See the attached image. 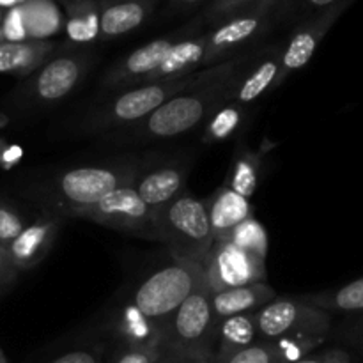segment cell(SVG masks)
Instances as JSON below:
<instances>
[{"label":"cell","mask_w":363,"mask_h":363,"mask_svg":"<svg viewBox=\"0 0 363 363\" xmlns=\"http://www.w3.org/2000/svg\"><path fill=\"white\" fill-rule=\"evenodd\" d=\"M262 48L201 69V77L188 89L172 96L138 123L103 137L112 145H142L174 140L204 124L213 110L230 98L243 71Z\"/></svg>","instance_id":"1"},{"label":"cell","mask_w":363,"mask_h":363,"mask_svg":"<svg viewBox=\"0 0 363 363\" xmlns=\"http://www.w3.org/2000/svg\"><path fill=\"white\" fill-rule=\"evenodd\" d=\"M137 158L121 156L46 170L25 184L23 194L41 215L77 218L78 211L98 202L103 195L131 184Z\"/></svg>","instance_id":"2"},{"label":"cell","mask_w":363,"mask_h":363,"mask_svg":"<svg viewBox=\"0 0 363 363\" xmlns=\"http://www.w3.org/2000/svg\"><path fill=\"white\" fill-rule=\"evenodd\" d=\"M199 77L201 71H195L183 78L158 80L112 92L108 98L92 103L87 108L74 113L66 123L67 133L73 137H105L113 131L124 130L155 112L167 99L194 85Z\"/></svg>","instance_id":"3"},{"label":"cell","mask_w":363,"mask_h":363,"mask_svg":"<svg viewBox=\"0 0 363 363\" xmlns=\"http://www.w3.org/2000/svg\"><path fill=\"white\" fill-rule=\"evenodd\" d=\"M152 222L156 241L167 245L170 257L206 269L209 252L215 245L206 199L183 191L165 206L155 209Z\"/></svg>","instance_id":"4"},{"label":"cell","mask_w":363,"mask_h":363,"mask_svg":"<svg viewBox=\"0 0 363 363\" xmlns=\"http://www.w3.org/2000/svg\"><path fill=\"white\" fill-rule=\"evenodd\" d=\"M92 62L94 53L85 48H69L52 55L14 92V103L23 112H41L59 105L84 82Z\"/></svg>","instance_id":"5"},{"label":"cell","mask_w":363,"mask_h":363,"mask_svg":"<svg viewBox=\"0 0 363 363\" xmlns=\"http://www.w3.org/2000/svg\"><path fill=\"white\" fill-rule=\"evenodd\" d=\"M204 279L206 269L170 257L169 264L147 273L128 298L163 332V326L172 318L174 312Z\"/></svg>","instance_id":"6"},{"label":"cell","mask_w":363,"mask_h":363,"mask_svg":"<svg viewBox=\"0 0 363 363\" xmlns=\"http://www.w3.org/2000/svg\"><path fill=\"white\" fill-rule=\"evenodd\" d=\"M211 298L213 291L204 279L163 326L162 347L215 358L216 319Z\"/></svg>","instance_id":"7"},{"label":"cell","mask_w":363,"mask_h":363,"mask_svg":"<svg viewBox=\"0 0 363 363\" xmlns=\"http://www.w3.org/2000/svg\"><path fill=\"white\" fill-rule=\"evenodd\" d=\"M194 162L195 155L188 149L147 152L137 158L131 186L149 208L158 209L186 191Z\"/></svg>","instance_id":"8"},{"label":"cell","mask_w":363,"mask_h":363,"mask_svg":"<svg viewBox=\"0 0 363 363\" xmlns=\"http://www.w3.org/2000/svg\"><path fill=\"white\" fill-rule=\"evenodd\" d=\"M255 318L259 340L272 342L289 337L323 340L330 328L328 312L319 311L296 296L275 298L259 308Z\"/></svg>","instance_id":"9"},{"label":"cell","mask_w":363,"mask_h":363,"mask_svg":"<svg viewBox=\"0 0 363 363\" xmlns=\"http://www.w3.org/2000/svg\"><path fill=\"white\" fill-rule=\"evenodd\" d=\"M155 209L149 208L131 184L103 195L98 202L78 211L77 218L91 220L123 234L156 241Z\"/></svg>","instance_id":"10"},{"label":"cell","mask_w":363,"mask_h":363,"mask_svg":"<svg viewBox=\"0 0 363 363\" xmlns=\"http://www.w3.org/2000/svg\"><path fill=\"white\" fill-rule=\"evenodd\" d=\"M273 13L275 7H261L236 14L216 25L206 34V67L257 48V41H261L272 27Z\"/></svg>","instance_id":"11"},{"label":"cell","mask_w":363,"mask_h":363,"mask_svg":"<svg viewBox=\"0 0 363 363\" xmlns=\"http://www.w3.org/2000/svg\"><path fill=\"white\" fill-rule=\"evenodd\" d=\"M206 279L213 293L266 282V261L254 257L227 240H216L206 264Z\"/></svg>","instance_id":"12"},{"label":"cell","mask_w":363,"mask_h":363,"mask_svg":"<svg viewBox=\"0 0 363 363\" xmlns=\"http://www.w3.org/2000/svg\"><path fill=\"white\" fill-rule=\"evenodd\" d=\"M191 32V27L183 28L179 32L165 35V38H158L155 41L147 43V45L140 46V48L133 50L130 55L124 59L117 60L116 64L105 71L101 77V89L108 92L123 91V89L135 87V85H142L147 82V78L155 73L170 52L174 45L184 35Z\"/></svg>","instance_id":"13"},{"label":"cell","mask_w":363,"mask_h":363,"mask_svg":"<svg viewBox=\"0 0 363 363\" xmlns=\"http://www.w3.org/2000/svg\"><path fill=\"white\" fill-rule=\"evenodd\" d=\"M62 223L64 218L39 213L38 218L32 220L11 243L6 245L18 272H30L45 261L55 245Z\"/></svg>","instance_id":"14"},{"label":"cell","mask_w":363,"mask_h":363,"mask_svg":"<svg viewBox=\"0 0 363 363\" xmlns=\"http://www.w3.org/2000/svg\"><path fill=\"white\" fill-rule=\"evenodd\" d=\"M103 332L119 346L162 347V328L145 318L130 298H124L110 308Z\"/></svg>","instance_id":"15"},{"label":"cell","mask_w":363,"mask_h":363,"mask_svg":"<svg viewBox=\"0 0 363 363\" xmlns=\"http://www.w3.org/2000/svg\"><path fill=\"white\" fill-rule=\"evenodd\" d=\"M280 52L282 46H266L259 52L238 80L230 101L245 106H255L259 99L282 85L280 82Z\"/></svg>","instance_id":"16"},{"label":"cell","mask_w":363,"mask_h":363,"mask_svg":"<svg viewBox=\"0 0 363 363\" xmlns=\"http://www.w3.org/2000/svg\"><path fill=\"white\" fill-rule=\"evenodd\" d=\"M99 9V39L110 41L140 27L155 9V0H96Z\"/></svg>","instance_id":"17"},{"label":"cell","mask_w":363,"mask_h":363,"mask_svg":"<svg viewBox=\"0 0 363 363\" xmlns=\"http://www.w3.org/2000/svg\"><path fill=\"white\" fill-rule=\"evenodd\" d=\"M209 225L216 240H225L230 230L247 218L254 216V206L248 199L222 184L209 197H206Z\"/></svg>","instance_id":"18"},{"label":"cell","mask_w":363,"mask_h":363,"mask_svg":"<svg viewBox=\"0 0 363 363\" xmlns=\"http://www.w3.org/2000/svg\"><path fill=\"white\" fill-rule=\"evenodd\" d=\"M332 23V18H318L308 23L301 25L291 34L280 52V82H286L287 77L294 71H300L311 62L314 57L319 41L325 35L326 28Z\"/></svg>","instance_id":"19"},{"label":"cell","mask_w":363,"mask_h":363,"mask_svg":"<svg viewBox=\"0 0 363 363\" xmlns=\"http://www.w3.org/2000/svg\"><path fill=\"white\" fill-rule=\"evenodd\" d=\"M206 34H188L176 43L167 53L163 62L158 69L147 78L145 84L158 80H174V78H183L195 73L201 67H206Z\"/></svg>","instance_id":"20"},{"label":"cell","mask_w":363,"mask_h":363,"mask_svg":"<svg viewBox=\"0 0 363 363\" xmlns=\"http://www.w3.org/2000/svg\"><path fill=\"white\" fill-rule=\"evenodd\" d=\"M254 112L255 106H245L227 99L222 105L216 106L211 116L204 121L201 142L204 145H216L236 140L248 128Z\"/></svg>","instance_id":"21"},{"label":"cell","mask_w":363,"mask_h":363,"mask_svg":"<svg viewBox=\"0 0 363 363\" xmlns=\"http://www.w3.org/2000/svg\"><path fill=\"white\" fill-rule=\"evenodd\" d=\"M275 298V289L266 282H254L248 284V286L233 287V289H223L218 291V293H213L211 303L216 325L222 319L230 318V315L257 312L259 308L268 305Z\"/></svg>","instance_id":"22"},{"label":"cell","mask_w":363,"mask_h":363,"mask_svg":"<svg viewBox=\"0 0 363 363\" xmlns=\"http://www.w3.org/2000/svg\"><path fill=\"white\" fill-rule=\"evenodd\" d=\"M55 52L52 41H21L0 43V73H11L16 77L32 74L43 66Z\"/></svg>","instance_id":"23"},{"label":"cell","mask_w":363,"mask_h":363,"mask_svg":"<svg viewBox=\"0 0 363 363\" xmlns=\"http://www.w3.org/2000/svg\"><path fill=\"white\" fill-rule=\"evenodd\" d=\"M255 314L257 312L230 315V318L222 319L216 325L215 362L234 353V351H240L243 347H248L257 342L259 333Z\"/></svg>","instance_id":"24"},{"label":"cell","mask_w":363,"mask_h":363,"mask_svg":"<svg viewBox=\"0 0 363 363\" xmlns=\"http://www.w3.org/2000/svg\"><path fill=\"white\" fill-rule=\"evenodd\" d=\"M262 160L252 147H248L245 142H240L234 149L233 162H230L229 172L225 177V186L240 194L241 197H254L259 186V177H261Z\"/></svg>","instance_id":"25"},{"label":"cell","mask_w":363,"mask_h":363,"mask_svg":"<svg viewBox=\"0 0 363 363\" xmlns=\"http://www.w3.org/2000/svg\"><path fill=\"white\" fill-rule=\"evenodd\" d=\"M67 11V38L74 45H87L99 38V9L96 0H62Z\"/></svg>","instance_id":"26"},{"label":"cell","mask_w":363,"mask_h":363,"mask_svg":"<svg viewBox=\"0 0 363 363\" xmlns=\"http://www.w3.org/2000/svg\"><path fill=\"white\" fill-rule=\"evenodd\" d=\"M20 7L27 38L32 41H46L62 27V16L53 0H27Z\"/></svg>","instance_id":"27"},{"label":"cell","mask_w":363,"mask_h":363,"mask_svg":"<svg viewBox=\"0 0 363 363\" xmlns=\"http://www.w3.org/2000/svg\"><path fill=\"white\" fill-rule=\"evenodd\" d=\"M110 357L108 344L101 333L94 337L84 335L69 340L66 347L53 351L43 363H106Z\"/></svg>","instance_id":"28"},{"label":"cell","mask_w":363,"mask_h":363,"mask_svg":"<svg viewBox=\"0 0 363 363\" xmlns=\"http://www.w3.org/2000/svg\"><path fill=\"white\" fill-rule=\"evenodd\" d=\"M296 298L325 312H360L363 311V277L337 291Z\"/></svg>","instance_id":"29"},{"label":"cell","mask_w":363,"mask_h":363,"mask_svg":"<svg viewBox=\"0 0 363 363\" xmlns=\"http://www.w3.org/2000/svg\"><path fill=\"white\" fill-rule=\"evenodd\" d=\"M225 240L236 245L241 250L248 252L254 257L261 259V261H266V257H268V233H266L264 225L254 216L234 227Z\"/></svg>","instance_id":"30"},{"label":"cell","mask_w":363,"mask_h":363,"mask_svg":"<svg viewBox=\"0 0 363 363\" xmlns=\"http://www.w3.org/2000/svg\"><path fill=\"white\" fill-rule=\"evenodd\" d=\"M280 2L282 0H213L206 7L202 18L211 25H218L236 14L247 13V11L261 9V7H275L277 9Z\"/></svg>","instance_id":"31"},{"label":"cell","mask_w":363,"mask_h":363,"mask_svg":"<svg viewBox=\"0 0 363 363\" xmlns=\"http://www.w3.org/2000/svg\"><path fill=\"white\" fill-rule=\"evenodd\" d=\"M215 363H286L279 344L272 340H257L252 346L227 354Z\"/></svg>","instance_id":"32"},{"label":"cell","mask_w":363,"mask_h":363,"mask_svg":"<svg viewBox=\"0 0 363 363\" xmlns=\"http://www.w3.org/2000/svg\"><path fill=\"white\" fill-rule=\"evenodd\" d=\"M28 220L16 206L0 199V243L7 245L28 225Z\"/></svg>","instance_id":"33"},{"label":"cell","mask_w":363,"mask_h":363,"mask_svg":"<svg viewBox=\"0 0 363 363\" xmlns=\"http://www.w3.org/2000/svg\"><path fill=\"white\" fill-rule=\"evenodd\" d=\"M160 351L162 347H128L116 344L106 363H155Z\"/></svg>","instance_id":"34"},{"label":"cell","mask_w":363,"mask_h":363,"mask_svg":"<svg viewBox=\"0 0 363 363\" xmlns=\"http://www.w3.org/2000/svg\"><path fill=\"white\" fill-rule=\"evenodd\" d=\"M0 35L9 43H21L27 41V30H25V21L21 7H13L9 13L2 18L0 23Z\"/></svg>","instance_id":"35"},{"label":"cell","mask_w":363,"mask_h":363,"mask_svg":"<svg viewBox=\"0 0 363 363\" xmlns=\"http://www.w3.org/2000/svg\"><path fill=\"white\" fill-rule=\"evenodd\" d=\"M18 277H20V272L11 261L7 247L0 243V298L13 289L14 284L18 282Z\"/></svg>","instance_id":"36"},{"label":"cell","mask_w":363,"mask_h":363,"mask_svg":"<svg viewBox=\"0 0 363 363\" xmlns=\"http://www.w3.org/2000/svg\"><path fill=\"white\" fill-rule=\"evenodd\" d=\"M155 363H215V358L206 357V354L172 350V347H162Z\"/></svg>","instance_id":"37"},{"label":"cell","mask_w":363,"mask_h":363,"mask_svg":"<svg viewBox=\"0 0 363 363\" xmlns=\"http://www.w3.org/2000/svg\"><path fill=\"white\" fill-rule=\"evenodd\" d=\"M318 357L321 358L323 363H351L350 354L344 353V351H337V350L325 351V353L318 354Z\"/></svg>","instance_id":"38"},{"label":"cell","mask_w":363,"mask_h":363,"mask_svg":"<svg viewBox=\"0 0 363 363\" xmlns=\"http://www.w3.org/2000/svg\"><path fill=\"white\" fill-rule=\"evenodd\" d=\"M199 2H202V0H170V6L176 7V9H183V7H191Z\"/></svg>","instance_id":"39"},{"label":"cell","mask_w":363,"mask_h":363,"mask_svg":"<svg viewBox=\"0 0 363 363\" xmlns=\"http://www.w3.org/2000/svg\"><path fill=\"white\" fill-rule=\"evenodd\" d=\"M25 2H27V0H0V7H9V9H13V7L21 6V4Z\"/></svg>","instance_id":"40"},{"label":"cell","mask_w":363,"mask_h":363,"mask_svg":"<svg viewBox=\"0 0 363 363\" xmlns=\"http://www.w3.org/2000/svg\"><path fill=\"white\" fill-rule=\"evenodd\" d=\"M333 2H335V0H307V4H311L312 7H326Z\"/></svg>","instance_id":"41"},{"label":"cell","mask_w":363,"mask_h":363,"mask_svg":"<svg viewBox=\"0 0 363 363\" xmlns=\"http://www.w3.org/2000/svg\"><path fill=\"white\" fill-rule=\"evenodd\" d=\"M291 363H323V362L319 357H305V358H301V360L291 362Z\"/></svg>","instance_id":"42"},{"label":"cell","mask_w":363,"mask_h":363,"mask_svg":"<svg viewBox=\"0 0 363 363\" xmlns=\"http://www.w3.org/2000/svg\"><path fill=\"white\" fill-rule=\"evenodd\" d=\"M0 363H9V362H7L6 354H4V351H2V350H0Z\"/></svg>","instance_id":"43"},{"label":"cell","mask_w":363,"mask_h":363,"mask_svg":"<svg viewBox=\"0 0 363 363\" xmlns=\"http://www.w3.org/2000/svg\"><path fill=\"white\" fill-rule=\"evenodd\" d=\"M2 18H4V16H2V11H0V23H2Z\"/></svg>","instance_id":"44"}]
</instances>
